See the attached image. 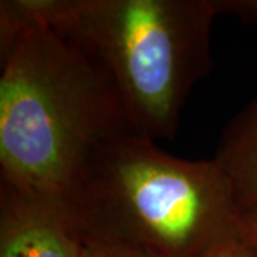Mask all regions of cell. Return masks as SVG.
Wrapping results in <instances>:
<instances>
[{"label": "cell", "mask_w": 257, "mask_h": 257, "mask_svg": "<svg viewBox=\"0 0 257 257\" xmlns=\"http://www.w3.org/2000/svg\"><path fill=\"white\" fill-rule=\"evenodd\" d=\"M241 234L257 250V209L241 213Z\"/></svg>", "instance_id": "9"}, {"label": "cell", "mask_w": 257, "mask_h": 257, "mask_svg": "<svg viewBox=\"0 0 257 257\" xmlns=\"http://www.w3.org/2000/svg\"><path fill=\"white\" fill-rule=\"evenodd\" d=\"M69 203L84 240L123 243L150 257H200L243 236V211L214 159L173 156L135 132L93 157Z\"/></svg>", "instance_id": "2"}, {"label": "cell", "mask_w": 257, "mask_h": 257, "mask_svg": "<svg viewBox=\"0 0 257 257\" xmlns=\"http://www.w3.org/2000/svg\"><path fill=\"white\" fill-rule=\"evenodd\" d=\"M214 160L227 176L240 210H256L257 97L223 130Z\"/></svg>", "instance_id": "5"}, {"label": "cell", "mask_w": 257, "mask_h": 257, "mask_svg": "<svg viewBox=\"0 0 257 257\" xmlns=\"http://www.w3.org/2000/svg\"><path fill=\"white\" fill-rule=\"evenodd\" d=\"M0 182L70 200L92 159L133 132L93 62L0 2Z\"/></svg>", "instance_id": "1"}, {"label": "cell", "mask_w": 257, "mask_h": 257, "mask_svg": "<svg viewBox=\"0 0 257 257\" xmlns=\"http://www.w3.org/2000/svg\"><path fill=\"white\" fill-rule=\"evenodd\" d=\"M70 203L0 182V257H84Z\"/></svg>", "instance_id": "4"}, {"label": "cell", "mask_w": 257, "mask_h": 257, "mask_svg": "<svg viewBox=\"0 0 257 257\" xmlns=\"http://www.w3.org/2000/svg\"><path fill=\"white\" fill-rule=\"evenodd\" d=\"M84 257H150L145 251L123 243L86 239Z\"/></svg>", "instance_id": "6"}, {"label": "cell", "mask_w": 257, "mask_h": 257, "mask_svg": "<svg viewBox=\"0 0 257 257\" xmlns=\"http://www.w3.org/2000/svg\"><path fill=\"white\" fill-rule=\"evenodd\" d=\"M217 0H63L50 28L79 47L117 97L130 128L177 133L184 103L213 67Z\"/></svg>", "instance_id": "3"}, {"label": "cell", "mask_w": 257, "mask_h": 257, "mask_svg": "<svg viewBox=\"0 0 257 257\" xmlns=\"http://www.w3.org/2000/svg\"><path fill=\"white\" fill-rule=\"evenodd\" d=\"M221 13L234 15L243 22L257 23V0H217Z\"/></svg>", "instance_id": "8"}, {"label": "cell", "mask_w": 257, "mask_h": 257, "mask_svg": "<svg viewBox=\"0 0 257 257\" xmlns=\"http://www.w3.org/2000/svg\"><path fill=\"white\" fill-rule=\"evenodd\" d=\"M200 257H257V250L243 236L226 240Z\"/></svg>", "instance_id": "7"}]
</instances>
